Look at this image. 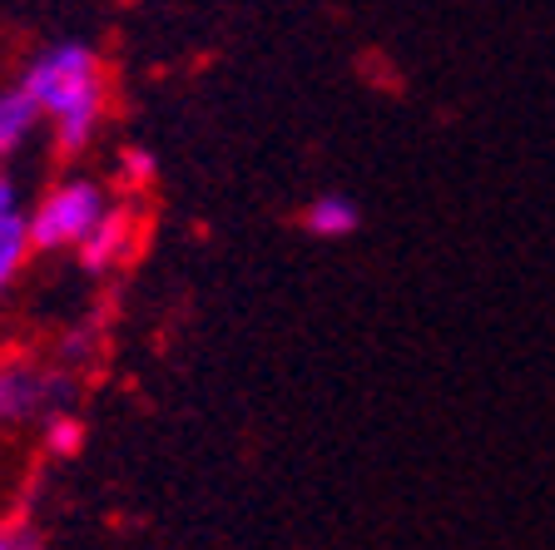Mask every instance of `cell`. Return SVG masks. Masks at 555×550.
<instances>
[{
	"label": "cell",
	"mask_w": 555,
	"mask_h": 550,
	"mask_svg": "<svg viewBox=\"0 0 555 550\" xmlns=\"http://www.w3.org/2000/svg\"><path fill=\"white\" fill-rule=\"evenodd\" d=\"M25 258H30V239H25V218H21L11 229H0V303H5V293L15 287Z\"/></svg>",
	"instance_id": "obj_6"
},
{
	"label": "cell",
	"mask_w": 555,
	"mask_h": 550,
	"mask_svg": "<svg viewBox=\"0 0 555 550\" xmlns=\"http://www.w3.org/2000/svg\"><path fill=\"white\" fill-rule=\"evenodd\" d=\"M25 208H21V189H15V179L5 169H0V229H11V223H21Z\"/></svg>",
	"instance_id": "obj_9"
},
{
	"label": "cell",
	"mask_w": 555,
	"mask_h": 550,
	"mask_svg": "<svg viewBox=\"0 0 555 550\" xmlns=\"http://www.w3.org/2000/svg\"><path fill=\"white\" fill-rule=\"evenodd\" d=\"M46 125L40 119V110H35V100L21 90V85H11V90H0V164L15 159V154L25 150L35 139V129Z\"/></svg>",
	"instance_id": "obj_4"
},
{
	"label": "cell",
	"mask_w": 555,
	"mask_h": 550,
	"mask_svg": "<svg viewBox=\"0 0 555 550\" xmlns=\"http://www.w3.org/2000/svg\"><path fill=\"white\" fill-rule=\"evenodd\" d=\"M119 183H125V189H134V194H139V189H150V183L154 179H159V164H154V154L150 150H125V154H119Z\"/></svg>",
	"instance_id": "obj_8"
},
{
	"label": "cell",
	"mask_w": 555,
	"mask_h": 550,
	"mask_svg": "<svg viewBox=\"0 0 555 550\" xmlns=\"http://www.w3.org/2000/svg\"><path fill=\"white\" fill-rule=\"evenodd\" d=\"M109 199L94 179L75 174V179H60L55 189H46V199L25 214V239H30V253H65L80 248L90 239V229L104 218Z\"/></svg>",
	"instance_id": "obj_2"
},
{
	"label": "cell",
	"mask_w": 555,
	"mask_h": 550,
	"mask_svg": "<svg viewBox=\"0 0 555 550\" xmlns=\"http://www.w3.org/2000/svg\"><path fill=\"white\" fill-rule=\"evenodd\" d=\"M0 550H40L30 530H0Z\"/></svg>",
	"instance_id": "obj_10"
},
{
	"label": "cell",
	"mask_w": 555,
	"mask_h": 550,
	"mask_svg": "<svg viewBox=\"0 0 555 550\" xmlns=\"http://www.w3.org/2000/svg\"><path fill=\"white\" fill-rule=\"evenodd\" d=\"M0 417H5V401H0Z\"/></svg>",
	"instance_id": "obj_11"
},
{
	"label": "cell",
	"mask_w": 555,
	"mask_h": 550,
	"mask_svg": "<svg viewBox=\"0 0 555 550\" xmlns=\"http://www.w3.org/2000/svg\"><path fill=\"white\" fill-rule=\"evenodd\" d=\"M21 90L35 100L40 119L50 125V144L60 159H75L94 144L109 110V75L104 60L80 40H55L25 65Z\"/></svg>",
	"instance_id": "obj_1"
},
{
	"label": "cell",
	"mask_w": 555,
	"mask_h": 550,
	"mask_svg": "<svg viewBox=\"0 0 555 550\" xmlns=\"http://www.w3.org/2000/svg\"><path fill=\"white\" fill-rule=\"evenodd\" d=\"M46 451H50V457H60V461L80 457V451H85V422H80V417H69V412L50 417V422H46Z\"/></svg>",
	"instance_id": "obj_7"
},
{
	"label": "cell",
	"mask_w": 555,
	"mask_h": 550,
	"mask_svg": "<svg viewBox=\"0 0 555 550\" xmlns=\"http://www.w3.org/2000/svg\"><path fill=\"white\" fill-rule=\"evenodd\" d=\"M358 223H362V214L347 194H318L308 208H302V229H308L312 239H333V243L352 239Z\"/></svg>",
	"instance_id": "obj_5"
},
{
	"label": "cell",
	"mask_w": 555,
	"mask_h": 550,
	"mask_svg": "<svg viewBox=\"0 0 555 550\" xmlns=\"http://www.w3.org/2000/svg\"><path fill=\"white\" fill-rule=\"evenodd\" d=\"M134 229L139 218L129 214V208H104V218L90 229V239L80 243V264L90 268V273H109V268H119L129 258V248H134Z\"/></svg>",
	"instance_id": "obj_3"
}]
</instances>
